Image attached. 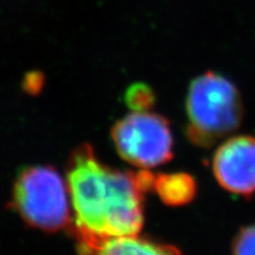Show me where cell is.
<instances>
[{
	"label": "cell",
	"mask_w": 255,
	"mask_h": 255,
	"mask_svg": "<svg viewBox=\"0 0 255 255\" xmlns=\"http://www.w3.org/2000/svg\"><path fill=\"white\" fill-rule=\"evenodd\" d=\"M233 255H255V225L241 228L233 241Z\"/></svg>",
	"instance_id": "9"
},
{
	"label": "cell",
	"mask_w": 255,
	"mask_h": 255,
	"mask_svg": "<svg viewBox=\"0 0 255 255\" xmlns=\"http://www.w3.org/2000/svg\"><path fill=\"white\" fill-rule=\"evenodd\" d=\"M117 154L142 169L158 167L174 156V137L169 121L158 114L133 111L111 129Z\"/></svg>",
	"instance_id": "4"
},
{
	"label": "cell",
	"mask_w": 255,
	"mask_h": 255,
	"mask_svg": "<svg viewBox=\"0 0 255 255\" xmlns=\"http://www.w3.org/2000/svg\"><path fill=\"white\" fill-rule=\"evenodd\" d=\"M212 170L223 189L251 197L255 193V137L233 136L223 142L213 155Z\"/></svg>",
	"instance_id": "5"
},
{
	"label": "cell",
	"mask_w": 255,
	"mask_h": 255,
	"mask_svg": "<svg viewBox=\"0 0 255 255\" xmlns=\"http://www.w3.org/2000/svg\"><path fill=\"white\" fill-rule=\"evenodd\" d=\"M124 101L132 111H148L155 103V94L149 85L136 83L128 89Z\"/></svg>",
	"instance_id": "8"
},
{
	"label": "cell",
	"mask_w": 255,
	"mask_h": 255,
	"mask_svg": "<svg viewBox=\"0 0 255 255\" xmlns=\"http://www.w3.org/2000/svg\"><path fill=\"white\" fill-rule=\"evenodd\" d=\"M152 189L168 207L187 206L196 197L195 178L187 173L158 174L154 178Z\"/></svg>",
	"instance_id": "6"
},
{
	"label": "cell",
	"mask_w": 255,
	"mask_h": 255,
	"mask_svg": "<svg viewBox=\"0 0 255 255\" xmlns=\"http://www.w3.org/2000/svg\"><path fill=\"white\" fill-rule=\"evenodd\" d=\"M186 113L189 142L210 148L240 128L244 104L234 83L220 73L207 71L191 81Z\"/></svg>",
	"instance_id": "2"
},
{
	"label": "cell",
	"mask_w": 255,
	"mask_h": 255,
	"mask_svg": "<svg viewBox=\"0 0 255 255\" xmlns=\"http://www.w3.org/2000/svg\"><path fill=\"white\" fill-rule=\"evenodd\" d=\"M155 175L102 163L90 144L70 155L66 186L73 218L70 231L81 255H94L105 242L138 235L144 223V196Z\"/></svg>",
	"instance_id": "1"
},
{
	"label": "cell",
	"mask_w": 255,
	"mask_h": 255,
	"mask_svg": "<svg viewBox=\"0 0 255 255\" xmlns=\"http://www.w3.org/2000/svg\"><path fill=\"white\" fill-rule=\"evenodd\" d=\"M94 255H182L171 245L150 239L135 237L117 238L109 240Z\"/></svg>",
	"instance_id": "7"
},
{
	"label": "cell",
	"mask_w": 255,
	"mask_h": 255,
	"mask_svg": "<svg viewBox=\"0 0 255 255\" xmlns=\"http://www.w3.org/2000/svg\"><path fill=\"white\" fill-rule=\"evenodd\" d=\"M66 183L50 165H30L20 171L12 189L11 208L30 226L46 233L71 222Z\"/></svg>",
	"instance_id": "3"
}]
</instances>
